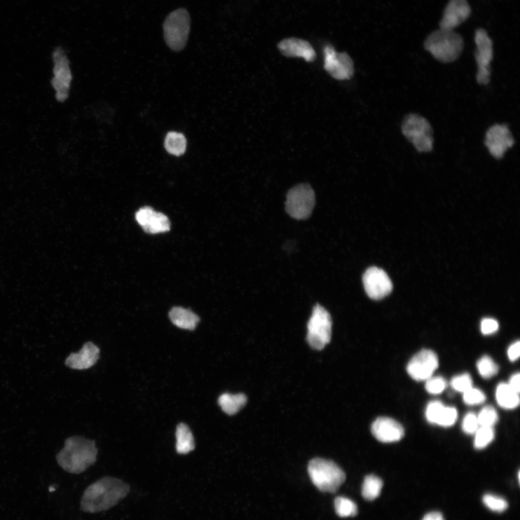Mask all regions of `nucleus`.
Listing matches in <instances>:
<instances>
[{"instance_id":"f257e3e1","label":"nucleus","mask_w":520,"mask_h":520,"mask_svg":"<svg viewBox=\"0 0 520 520\" xmlns=\"http://www.w3.org/2000/svg\"><path fill=\"white\" fill-rule=\"evenodd\" d=\"M130 491L129 485L120 479L102 478L86 488L81 502V509L92 514L107 511L124 500Z\"/></svg>"},{"instance_id":"f03ea898","label":"nucleus","mask_w":520,"mask_h":520,"mask_svg":"<svg viewBox=\"0 0 520 520\" xmlns=\"http://www.w3.org/2000/svg\"><path fill=\"white\" fill-rule=\"evenodd\" d=\"M98 450L95 442L81 437L65 441L64 446L57 456L59 465L67 472L80 474L96 463Z\"/></svg>"},{"instance_id":"7ed1b4c3","label":"nucleus","mask_w":520,"mask_h":520,"mask_svg":"<svg viewBox=\"0 0 520 520\" xmlns=\"http://www.w3.org/2000/svg\"><path fill=\"white\" fill-rule=\"evenodd\" d=\"M463 37L454 30L439 29L432 33L424 42L425 50L443 63L456 61L463 50Z\"/></svg>"},{"instance_id":"20e7f679","label":"nucleus","mask_w":520,"mask_h":520,"mask_svg":"<svg viewBox=\"0 0 520 520\" xmlns=\"http://www.w3.org/2000/svg\"><path fill=\"white\" fill-rule=\"evenodd\" d=\"M308 472L313 483L322 492L336 493L345 481L343 470L330 460L313 459L309 463Z\"/></svg>"},{"instance_id":"39448f33","label":"nucleus","mask_w":520,"mask_h":520,"mask_svg":"<svg viewBox=\"0 0 520 520\" xmlns=\"http://www.w3.org/2000/svg\"><path fill=\"white\" fill-rule=\"evenodd\" d=\"M191 16L184 8L171 13L163 22L165 43L175 52L182 51L186 45L191 32Z\"/></svg>"},{"instance_id":"423d86ee","label":"nucleus","mask_w":520,"mask_h":520,"mask_svg":"<svg viewBox=\"0 0 520 520\" xmlns=\"http://www.w3.org/2000/svg\"><path fill=\"white\" fill-rule=\"evenodd\" d=\"M402 132L419 153H428L434 146L433 130L430 122L416 114L407 115L402 124Z\"/></svg>"},{"instance_id":"0eeeda50","label":"nucleus","mask_w":520,"mask_h":520,"mask_svg":"<svg viewBox=\"0 0 520 520\" xmlns=\"http://www.w3.org/2000/svg\"><path fill=\"white\" fill-rule=\"evenodd\" d=\"M307 329V341L313 349L322 350L330 342L332 319L321 305L317 304L314 307Z\"/></svg>"},{"instance_id":"6e6552de","label":"nucleus","mask_w":520,"mask_h":520,"mask_svg":"<svg viewBox=\"0 0 520 520\" xmlns=\"http://www.w3.org/2000/svg\"><path fill=\"white\" fill-rule=\"evenodd\" d=\"M315 193L310 184H299L287 194L286 210L296 220L308 219L315 205Z\"/></svg>"},{"instance_id":"1a4fd4ad","label":"nucleus","mask_w":520,"mask_h":520,"mask_svg":"<svg viewBox=\"0 0 520 520\" xmlns=\"http://www.w3.org/2000/svg\"><path fill=\"white\" fill-rule=\"evenodd\" d=\"M55 67L54 78L52 80L53 87L56 90V99L64 102L69 97L70 83L73 76L69 68V60L61 48H57L53 53Z\"/></svg>"},{"instance_id":"9d476101","label":"nucleus","mask_w":520,"mask_h":520,"mask_svg":"<svg viewBox=\"0 0 520 520\" xmlns=\"http://www.w3.org/2000/svg\"><path fill=\"white\" fill-rule=\"evenodd\" d=\"M477 51L476 60L478 64L477 81L481 85H487L490 81L491 67L493 59V43L487 32L480 29L475 36Z\"/></svg>"},{"instance_id":"9b49d317","label":"nucleus","mask_w":520,"mask_h":520,"mask_svg":"<svg viewBox=\"0 0 520 520\" xmlns=\"http://www.w3.org/2000/svg\"><path fill=\"white\" fill-rule=\"evenodd\" d=\"M324 67L331 76L339 81L349 80L354 74L351 57L347 53H336L331 46L325 47Z\"/></svg>"},{"instance_id":"f8f14e48","label":"nucleus","mask_w":520,"mask_h":520,"mask_svg":"<svg viewBox=\"0 0 520 520\" xmlns=\"http://www.w3.org/2000/svg\"><path fill=\"white\" fill-rule=\"evenodd\" d=\"M439 367L437 354L430 350H422L411 360L407 371L416 381H427Z\"/></svg>"},{"instance_id":"ddd939ff","label":"nucleus","mask_w":520,"mask_h":520,"mask_svg":"<svg viewBox=\"0 0 520 520\" xmlns=\"http://www.w3.org/2000/svg\"><path fill=\"white\" fill-rule=\"evenodd\" d=\"M363 282L366 293L374 300L385 298L392 290V283L388 274L376 267L370 268L365 272Z\"/></svg>"},{"instance_id":"4468645a","label":"nucleus","mask_w":520,"mask_h":520,"mask_svg":"<svg viewBox=\"0 0 520 520\" xmlns=\"http://www.w3.org/2000/svg\"><path fill=\"white\" fill-rule=\"evenodd\" d=\"M485 144L493 158L501 159L514 146V140L507 125H495L487 131Z\"/></svg>"},{"instance_id":"2eb2a0df","label":"nucleus","mask_w":520,"mask_h":520,"mask_svg":"<svg viewBox=\"0 0 520 520\" xmlns=\"http://www.w3.org/2000/svg\"><path fill=\"white\" fill-rule=\"evenodd\" d=\"M135 219L139 225L151 234L167 232L171 228L168 217L150 207L140 208L136 212Z\"/></svg>"},{"instance_id":"dca6fc26","label":"nucleus","mask_w":520,"mask_h":520,"mask_svg":"<svg viewBox=\"0 0 520 520\" xmlns=\"http://www.w3.org/2000/svg\"><path fill=\"white\" fill-rule=\"evenodd\" d=\"M471 8L467 0H451L447 4L439 27L445 30H454L470 15Z\"/></svg>"},{"instance_id":"f3484780","label":"nucleus","mask_w":520,"mask_h":520,"mask_svg":"<svg viewBox=\"0 0 520 520\" xmlns=\"http://www.w3.org/2000/svg\"><path fill=\"white\" fill-rule=\"evenodd\" d=\"M371 432L377 440L383 443L399 442L404 436L403 425L388 417L378 418L372 423Z\"/></svg>"},{"instance_id":"a211bd4d","label":"nucleus","mask_w":520,"mask_h":520,"mask_svg":"<svg viewBox=\"0 0 520 520\" xmlns=\"http://www.w3.org/2000/svg\"><path fill=\"white\" fill-rule=\"evenodd\" d=\"M100 348L91 342L84 344L80 352L70 354L65 364L70 369L84 370L92 367L100 359Z\"/></svg>"},{"instance_id":"6ab92c4d","label":"nucleus","mask_w":520,"mask_h":520,"mask_svg":"<svg viewBox=\"0 0 520 520\" xmlns=\"http://www.w3.org/2000/svg\"><path fill=\"white\" fill-rule=\"evenodd\" d=\"M280 53L289 57L303 58L307 62H313L316 53L312 45L306 41L292 38L282 40L278 44Z\"/></svg>"},{"instance_id":"aec40b11","label":"nucleus","mask_w":520,"mask_h":520,"mask_svg":"<svg viewBox=\"0 0 520 520\" xmlns=\"http://www.w3.org/2000/svg\"><path fill=\"white\" fill-rule=\"evenodd\" d=\"M170 318L177 327L188 330H194L200 322L197 315L182 307H174L170 313Z\"/></svg>"},{"instance_id":"412c9836","label":"nucleus","mask_w":520,"mask_h":520,"mask_svg":"<svg viewBox=\"0 0 520 520\" xmlns=\"http://www.w3.org/2000/svg\"><path fill=\"white\" fill-rule=\"evenodd\" d=\"M176 439L177 453L186 455L195 450V439L190 427L186 424L181 423L177 425Z\"/></svg>"},{"instance_id":"4be33fe9","label":"nucleus","mask_w":520,"mask_h":520,"mask_svg":"<svg viewBox=\"0 0 520 520\" xmlns=\"http://www.w3.org/2000/svg\"><path fill=\"white\" fill-rule=\"evenodd\" d=\"M247 397L244 394L231 395L225 393L220 396L219 404L223 411L229 416L238 413L245 407Z\"/></svg>"},{"instance_id":"5701e85b","label":"nucleus","mask_w":520,"mask_h":520,"mask_svg":"<svg viewBox=\"0 0 520 520\" xmlns=\"http://www.w3.org/2000/svg\"><path fill=\"white\" fill-rule=\"evenodd\" d=\"M495 398L499 406L505 409H514L519 405V393L514 392L506 383H501L496 388Z\"/></svg>"},{"instance_id":"b1692460","label":"nucleus","mask_w":520,"mask_h":520,"mask_svg":"<svg viewBox=\"0 0 520 520\" xmlns=\"http://www.w3.org/2000/svg\"><path fill=\"white\" fill-rule=\"evenodd\" d=\"M164 146L169 153L180 156L186 151V139L183 134L171 132L165 137Z\"/></svg>"},{"instance_id":"393cba45","label":"nucleus","mask_w":520,"mask_h":520,"mask_svg":"<svg viewBox=\"0 0 520 520\" xmlns=\"http://www.w3.org/2000/svg\"><path fill=\"white\" fill-rule=\"evenodd\" d=\"M383 487L381 479L374 475L367 476L362 486V495L367 501H373L379 498Z\"/></svg>"},{"instance_id":"a878e982","label":"nucleus","mask_w":520,"mask_h":520,"mask_svg":"<svg viewBox=\"0 0 520 520\" xmlns=\"http://www.w3.org/2000/svg\"><path fill=\"white\" fill-rule=\"evenodd\" d=\"M335 509L337 514L341 517H349L356 516L358 513V507L352 500L339 496L335 500Z\"/></svg>"},{"instance_id":"bb28decb","label":"nucleus","mask_w":520,"mask_h":520,"mask_svg":"<svg viewBox=\"0 0 520 520\" xmlns=\"http://www.w3.org/2000/svg\"><path fill=\"white\" fill-rule=\"evenodd\" d=\"M477 369L482 377L484 379H490L495 374H498L499 371V367L493 360L488 357L484 356L481 357L477 362Z\"/></svg>"},{"instance_id":"cd10ccee","label":"nucleus","mask_w":520,"mask_h":520,"mask_svg":"<svg viewBox=\"0 0 520 520\" xmlns=\"http://www.w3.org/2000/svg\"><path fill=\"white\" fill-rule=\"evenodd\" d=\"M484 505L494 512L502 513L508 508V503L500 496L493 494H486L483 498Z\"/></svg>"},{"instance_id":"c85d7f7f","label":"nucleus","mask_w":520,"mask_h":520,"mask_svg":"<svg viewBox=\"0 0 520 520\" xmlns=\"http://www.w3.org/2000/svg\"><path fill=\"white\" fill-rule=\"evenodd\" d=\"M475 434L474 446L477 450H483L486 448L492 442L495 437L493 427H480Z\"/></svg>"},{"instance_id":"c756f323","label":"nucleus","mask_w":520,"mask_h":520,"mask_svg":"<svg viewBox=\"0 0 520 520\" xmlns=\"http://www.w3.org/2000/svg\"><path fill=\"white\" fill-rule=\"evenodd\" d=\"M480 427H493L498 421V413L491 406L484 407L477 416Z\"/></svg>"},{"instance_id":"7c9ffc66","label":"nucleus","mask_w":520,"mask_h":520,"mask_svg":"<svg viewBox=\"0 0 520 520\" xmlns=\"http://www.w3.org/2000/svg\"><path fill=\"white\" fill-rule=\"evenodd\" d=\"M458 416V413L456 408L444 406L437 425L443 427H452L457 421Z\"/></svg>"},{"instance_id":"2f4dec72","label":"nucleus","mask_w":520,"mask_h":520,"mask_svg":"<svg viewBox=\"0 0 520 520\" xmlns=\"http://www.w3.org/2000/svg\"><path fill=\"white\" fill-rule=\"evenodd\" d=\"M486 397L480 390L471 388L463 393V401L466 405L477 406L484 403Z\"/></svg>"},{"instance_id":"473e14b6","label":"nucleus","mask_w":520,"mask_h":520,"mask_svg":"<svg viewBox=\"0 0 520 520\" xmlns=\"http://www.w3.org/2000/svg\"><path fill=\"white\" fill-rule=\"evenodd\" d=\"M446 387V381L442 376H431L430 379L425 381V390L432 395L441 394Z\"/></svg>"},{"instance_id":"72a5a7b5","label":"nucleus","mask_w":520,"mask_h":520,"mask_svg":"<svg viewBox=\"0 0 520 520\" xmlns=\"http://www.w3.org/2000/svg\"><path fill=\"white\" fill-rule=\"evenodd\" d=\"M451 386L456 391L464 393L472 388V378L468 374L456 376L451 381Z\"/></svg>"},{"instance_id":"f704fd0d","label":"nucleus","mask_w":520,"mask_h":520,"mask_svg":"<svg viewBox=\"0 0 520 520\" xmlns=\"http://www.w3.org/2000/svg\"><path fill=\"white\" fill-rule=\"evenodd\" d=\"M463 430L467 435H474L480 427L477 416L474 413H468L463 421Z\"/></svg>"},{"instance_id":"c9c22d12","label":"nucleus","mask_w":520,"mask_h":520,"mask_svg":"<svg viewBox=\"0 0 520 520\" xmlns=\"http://www.w3.org/2000/svg\"><path fill=\"white\" fill-rule=\"evenodd\" d=\"M499 327L498 321L491 318H485L481 322V329L484 335L488 336L498 332Z\"/></svg>"},{"instance_id":"e433bc0d","label":"nucleus","mask_w":520,"mask_h":520,"mask_svg":"<svg viewBox=\"0 0 520 520\" xmlns=\"http://www.w3.org/2000/svg\"><path fill=\"white\" fill-rule=\"evenodd\" d=\"M509 360L511 362H515L519 358L520 355V343L516 341L512 344L507 351Z\"/></svg>"},{"instance_id":"4c0bfd02","label":"nucleus","mask_w":520,"mask_h":520,"mask_svg":"<svg viewBox=\"0 0 520 520\" xmlns=\"http://www.w3.org/2000/svg\"><path fill=\"white\" fill-rule=\"evenodd\" d=\"M508 385L516 393L520 391V375L519 373L514 374L510 378Z\"/></svg>"},{"instance_id":"58836bf2","label":"nucleus","mask_w":520,"mask_h":520,"mask_svg":"<svg viewBox=\"0 0 520 520\" xmlns=\"http://www.w3.org/2000/svg\"><path fill=\"white\" fill-rule=\"evenodd\" d=\"M422 520H445L442 514L439 512H432L425 514Z\"/></svg>"}]
</instances>
